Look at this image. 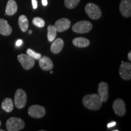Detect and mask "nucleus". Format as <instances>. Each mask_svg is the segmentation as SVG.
I'll use <instances>...</instances> for the list:
<instances>
[{
	"instance_id": "1",
	"label": "nucleus",
	"mask_w": 131,
	"mask_h": 131,
	"mask_svg": "<svg viewBox=\"0 0 131 131\" xmlns=\"http://www.w3.org/2000/svg\"><path fill=\"white\" fill-rule=\"evenodd\" d=\"M103 101L99 95L89 94L84 96L83 99V105L90 110H98L102 105Z\"/></svg>"
},
{
	"instance_id": "2",
	"label": "nucleus",
	"mask_w": 131,
	"mask_h": 131,
	"mask_svg": "<svg viewBox=\"0 0 131 131\" xmlns=\"http://www.w3.org/2000/svg\"><path fill=\"white\" fill-rule=\"evenodd\" d=\"M25 123L22 119L16 117H11L6 122V128L9 131H18L24 127Z\"/></svg>"
},
{
	"instance_id": "3",
	"label": "nucleus",
	"mask_w": 131,
	"mask_h": 131,
	"mask_svg": "<svg viewBox=\"0 0 131 131\" xmlns=\"http://www.w3.org/2000/svg\"><path fill=\"white\" fill-rule=\"evenodd\" d=\"M87 15L92 19H98L101 16V11L97 5L94 3H88L85 7Z\"/></svg>"
},
{
	"instance_id": "4",
	"label": "nucleus",
	"mask_w": 131,
	"mask_h": 131,
	"mask_svg": "<svg viewBox=\"0 0 131 131\" xmlns=\"http://www.w3.org/2000/svg\"><path fill=\"white\" fill-rule=\"evenodd\" d=\"M14 103L16 107L18 109L23 108L27 103V95L26 92L21 89L16 90L15 94Z\"/></svg>"
},
{
	"instance_id": "5",
	"label": "nucleus",
	"mask_w": 131,
	"mask_h": 131,
	"mask_svg": "<svg viewBox=\"0 0 131 131\" xmlns=\"http://www.w3.org/2000/svg\"><path fill=\"white\" fill-rule=\"evenodd\" d=\"M92 24L88 21H80L76 23L72 26V30L79 34H85L91 30Z\"/></svg>"
},
{
	"instance_id": "6",
	"label": "nucleus",
	"mask_w": 131,
	"mask_h": 131,
	"mask_svg": "<svg viewBox=\"0 0 131 131\" xmlns=\"http://www.w3.org/2000/svg\"><path fill=\"white\" fill-rule=\"evenodd\" d=\"M18 60L24 69L29 70L35 65V60L27 54L21 53L18 56Z\"/></svg>"
},
{
	"instance_id": "7",
	"label": "nucleus",
	"mask_w": 131,
	"mask_h": 131,
	"mask_svg": "<svg viewBox=\"0 0 131 131\" xmlns=\"http://www.w3.org/2000/svg\"><path fill=\"white\" fill-rule=\"evenodd\" d=\"M29 115L35 118H40L43 117L46 114L45 108L41 106L35 105L31 106L28 109Z\"/></svg>"
},
{
	"instance_id": "8",
	"label": "nucleus",
	"mask_w": 131,
	"mask_h": 131,
	"mask_svg": "<svg viewBox=\"0 0 131 131\" xmlns=\"http://www.w3.org/2000/svg\"><path fill=\"white\" fill-rule=\"evenodd\" d=\"M119 73L124 80H130L131 78V64L128 62L122 61L119 66Z\"/></svg>"
},
{
	"instance_id": "9",
	"label": "nucleus",
	"mask_w": 131,
	"mask_h": 131,
	"mask_svg": "<svg viewBox=\"0 0 131 131\" xmlns=\"http://www.w3.org/2000/svg\"><path fill=\"white\" fill-rule=\"evenodd\" d=\"M112 107L115 113L119 117H123L126 114V106L124 101L122 99H116L113 103Z\"/></svg>"
},
{
	"instance_id": "10",
	"label": "nucleus",
	"mask_w": 131,
	"mask_h": 131,
	"mask_svg": "<svg viewBox=\"0 0 131 131\" xmlns=\"http://www.w3.org/2000/svg\"><path fill=\"white\" fill-rule=\"evenodd\" d=\"M119 11L124 17H130L131 15V0H122L119 4Z\"/></svg>"
},
{
	"instance_id": "11",
	"label": "nucleus",
	"mask_w": 131,
	"mask_h": 131,
	"mask_svg": "<svg viewBox=\"0 0 131 131\" xmlns=\"http://www.w3.org/2000/svg\"><path fill=\"white\" fill-rule=\"evenodd\" d=\"M98 92L103 102H106L109 96V86L106 82L102 81L99 83Z\"/></svg>"
},
{
	"instance_id": "12",
	"label": "nucleus",
	"mask_w": 131,
	"mask_h": 131,
	"mask_svg": "<svg viewBox=\"0 0 131 131\" xmlns=\"http://www.w3.org/2000/svg\"><path fill=\"white\" fill-rule=\"evenodd\" d=\"M70 24H71V23H70L69 19L63 18H61L57 20L55 22L54 27L56 28L57 32H62L69 29Z\"/></svg>"
},
{
	"instance_id": "13",
	"label": "nucleus",
	"mask_w": 131,
	"mask_h": 131,
	"mask_svg": "<svg viewBox=\"0 0 131 131\" xmlns=\"http://www.w3.org/2000/svg\"><path fill=\"white\" fill-rule=\"evenodd\" d=\"M39 61V65H40V68L43 70H50L52 69L53 67V62L51 59L49 58L48 57L44 56L41 57Z\"/></svg>"
},
{
	"instance_id": "14",
	"label": "nucleus",
	"mask_w": 131,
	"mask_h": 131,
	"mask_svg": "<svg viewBox=\"0 0 131 131\" xmlns=\"http://www.w3.org/2000/svg\"><path fill=\"white\" fill-rule=\"evenodd\" d=\"M64 46V41L61 38H58L55 39L52 41L51 47H50V50L53 53L57 54L60 53L63 49Z\"/></svg>"
},
{
	"instance_id": "15",
	"label": "nucleus",
	"mask_w": 131,
	"mask_h": 131,
	"mask_svg": "<svg viewBox=\"0 0 131 131\" xmlns=\"http://www.w3.org/2000/svg\"><path fill=\"white\" fill-rule=\"evenodd\" d=\"M12 29L8 22L4 19H0V34L4 36L9 35L12 33Z\"/></svg>"
},
{
	"instance_id": "16",
	"label": "nucleus",
	"mask_w": 131,
	"mask_h": 131,
	"mask_svg": "<svg viewBox=\"0 0 131 131\" xmlns=\"http://www.w3.org/2000/svg\"><path fill=\"white\" fill-rule=\"evenodd\" d=\"M18 9L17 4L14 0H9L7 2L6 9V14L9 16H12L16 12Z\"/></svg>"
},
{
	"instance_id": "17",
	"label": "nucleus",
	"mask_w": 131,
	"mask_h": 131,
	"mask_svg": "<svg viewBox=\"0 0 131 131\" xmlns=\"http://www.w3.org/2000/svg\"><path fill=\"white\" fill-rule=\"evenodd\" d=\"M73 45L78 47H86L90 45V41L88 39L83 37L75 38L72 41Z\"/></svg>"
},
{
	"instance_id": "18",
	"label": "nucleus",
	"mask_w": 131,
	"mask_h": 131,
	"mask_svg": "<svg viewBox=\"0 0 131 131\" xmlns=\"http://www.w3.org/2000/svg\"><path fill=\"white\" fill-rule=\"evenodd\" d=\"M1 107L7 112H11L14 109V103L10 98H6L3 100L1 104Z\"/></svg>"
},
{
	"instance_id": "19",
	"label": "nucleus",
	"mask_w": 131,
	"mask_h": 131,
	"mask_svg": "<svg viewBox=\"0 0 131 131\" xmlns=\"http://www.w3.org/2000/svg\"><path fill=\"white\" fill-rule=\"evenodd\" d=\"M18 24L19 28L23 32H26L29 27V21L25 15H21L18 19Z\"/></svg>"
},
{
	"instance_id": "20",
	"label": "nucleus",
	"mask_w": 131,
	"mask_h": 131,
	"mask_svg": "<svg viewBox=\"0 0 131 131\" xmlns=\"http://www.w3.org/2000/svg\"><path fill=\"white\" fill-rule=\"evenodd\" d=\"M57 30L54 26L50 25L47 27V39L49 42H52L56 38Z\"/></svg>"
},
{
	"instance_id": "21",
	"label": "nucleus",
	"mask_w": 131,
	"mask_h": 131,
	"mask_svg": "<svg viewBox=\"0 0 131 131\" xmlns=\"http://www.w3.org/2000/svg\"><path fill=\"white\" fill-rule=\"evenodd\" d=\"M80 0H64V5L67 8L72 9L77 6Z\"/></svg>"
},
{
	"instance_id": "22",
	"label": "nucleus",
	"mask_w": 131,
	"mask_h": 131,
	"mask_svg": "<svg viewBox=\"0 0 131 131\" xmlns=\"http://www.w3.org/2000/svg\"><path fill=\"white\" fill-rule=\"evenodd\" d=\"M33 24L38 27H43L45 25V22L44 19L40 17H35L32 20Z\"/></svg>"
},
{
	"instance_id": "23",
	"label": "nucleus",
	"mask_w": 131,
	"mask_h": 131,
	"mask_svg": "<svg viewBox=\"0 0 131 131\" xmlns=\"http://www.w3.org/2000/svg\"><path fill=\"white\" fill-rule=\"evenodd\" d=\"M26 52H27V55L32 57V58H34V60H40L41 57V55L40 53H37L31 49H28Z\"/></svg>"
},
{
	"instance_id": "24",
	"label": "nucleus",
	"mask_w": 131,
	"mask_h": 131,
	"mask_svg": "<svg viewBox=\"0 0 131 131\" xmlns=\"http://www.w3.org/2000/svg\"><path fill=\"white\" fill-rule=\"evenodd\" d=\"M32 6H33V8L34 9H36L37 8V0H32Z\"/></svg>"
},
{
	"instance_id": "25",
	"label": "nucleus",
	"mask_w": 131,
	"mask_h": 131,
	"mask_svg": "<svg viewBox=\"0 0 131 131\" xmlns=\"http://www.w3.org/2000/svg\"><path fill=\"white\" fill-rule=\"evenodd\" d=\"M116 125V122H112L111 123H109L107 124V127L108 128H111V127H112L115 126Z\"/></svg>"
},
{
	"instance_id": "26",
	"label": "nucleus",
	"mask_w": 131,
	"mask_h": 131,
	"mask_svg": "<svg viewBox=\"0 0 131 131\" xmlns=\"http://www.w3.org/2000/svg\"><path fill=\"white\" fill-rule=\"evenodd\" d=\"M23 41L22 40H20V39H19V40H18L16 42V46L17 47L23 45Z\"/></svg>"
},
{
	"instance_id": "27",
	"label": "nucleus",
	"mask_w": 131,
	"mask_h": 131,
	"mask_svg": "<svg viewBox=\"0 0 131 131\" xmlns=\"http://www.w3.org/2000/svg\"><path fill=\"white\" fill-rule=\"evenodd\" d=\"M42 4L44 6H46L47 5V0H41Z\"/></svg>"
},
{
	"instance_id": "28",
	"label": "nucleus",
	"mask_w": 131,
	"mask_h": 131,
	"mask_svg": "<svg viewBox=\"0 0 131 131\" xmlns=\"http://www.w3.org/2000/svg\"><path fill=\"white\" fill-rule=\"evenodd\" d=\"M128 60L129 61H130L131 60V52H129L128 53Z\"/></svg>"
},
{
	"instance_id": "29",
	"label": "nucleus",
	"mask_w": 131,
	"mask_h": 131,
	"mask_svg": "<svg viewBox=\"0 0 131 131\" xmlns=\"http://www.w3.org/2000/svg\"><path fill=\"white\" fill-rule=\"evenodd\" d=\"M32 30H29V34H32Z\"/></svg>"
},
{
	"instance_id": "30",
	"label": "nucleus",
	"mask_w": 131,
	"mask_h": 131,
	"mask_svg": "<svg viewBox=\"0 0 131 131\" xmlns=\"http://www.w3.org/2000/svg\"><path fill=\"white\" fill-rule=\"evenodd\" d=\"M1 121H0V126H1ZM4 130H2V129H0V131H3Z\"/></svg>"
},
{
	"instance_id": "31",
	"label": "nucleus",
	"mask_w": 131,
	"mask_h": 131,
	"mask_svg": "<svg viewBox=\"0 0 131 131\" xmlns=\"http://www.w3.org/2000/svg\"><path fill=\"white\" fill-rule=\"evenodd\" d=\"M50 73H53V72H52V71H50Z\"/></svg>"
}]
</instances>
